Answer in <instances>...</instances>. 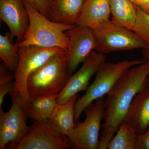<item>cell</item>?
<instances>
[{
	"instance_id": "obj_17",
	"label": "cell",
	"mask_w": 149,
	"mask_h": 149,
	"mask_svg": "<svg viewBox=\"0 0 149 149\" xmlns=\"http://www.w3.org/2000/svg\"><path fill=\"white\" fill-rule=\"evenodd\" d=\"M112 19L119 26L133 31L137 8L130 0H109Z\"/></svg>"
},
{
	"instance_id": "obj_15",
	"label": "cell",
	"mask_w": 149,
	"mask_h": 149,
	"mask_svg": "<svg viewBox=\"0 0 149 149\" xmlns=\"http://www.w3.org/2000/svg\"><path fill=\"white\" fill-rule=\"evenodd\" d=\"M109 0H87L76 25L93 28L109 19Z\"/></svg>"
},
{
	"instance_id": "obj_7",
	"label": "cell",
	"mask_w": 149,
	"mask_h": 149,
	"mask_svg": "<svg viewBox=\"0 0 149 149\" xmlns=\"http://www.w3.org/2000/svg\"><path fill=\"white\" fill-rule=\"evenodd\" d=\"M69 138L58 130L48 120H33L21 141L8 144V149H68Z\"/></svg>"
},
{
	"instance_id": "obj_20",
	"label": "cell",
	"mask_w": 149,
	"mask_h": 149,
	"mask_svg": "<svg viewBox=\"0 0 149 149\" xmlns=\"http://www.w3.org/2000/svg\"><path fill=\"white\" fill-rule=\"evenodd\" d=\"M18 48L13 42L10 33L0 35V58L10 72H14L19 61Z\"/></svg>"
},
{
	"instance_id": "obj_22",
	"label": "cell",
	"mask_w": 149,
	"mask_h": 149,
	"mask_svg": "<svg viewBox=\"0 0 149 149\" xmlns=\"http://www.w3.org/2000/svg\"><path fill=\"white\" fill-rule=\"evenodd\" d=\"M34 6L41 14L49 19L52 0H27Z\"/></svg>"
},
{
	"instance_id": "obj_25",
	"label": "cell",
	"mask_w": 149,
	"mask_h": 149,
	"mask_svg": "<svg viewBox=\"0 0 149 149\" xmlns=\"http://www.w3.org/2000/svg\"><path fill=\"white\" fill-rule=\"evenodd\" d=\"M9 70L3 63L0 65V85L13 81L14 75L10 74Z\"/></svg>"
},
{
	"instance_id": "obj_21",
	"label": "cell",
	"mask_w": 149,
	"mask_h": 149,
	"mask_svg": "<svg viewBox=\"0 0 149 149\" xmlns=\"http://www.w3.org/2000/svg\"><path fill=\"white\" fill-rule=\"evenodd\" d=\"M136 8L137 17L133 31L149 47V14Z\"/></svg>"
},
{
	"instance_id": "obj_24",
	"label": "cell",
	"mask_w": 149,
	"mask_h": 149,
	"mask_svg": "<svg viewBox=\"0 0 149 149\" xmlns=\"http://www.w3.org/2000/svg\"><path fill=\"white\" fill-rule=\"evenodd\" d=\"M15 87V81L0 85V107H2L4 99L8 94L11 95L13 93Z\"/></svg>"
},
{
	"instance_id": "obj_28",
	"label": "cell",
	"mask_w": 149,
	"mask_h": 149,
	"mask_svg": "<svg viewBox=\"0 0 149 149\" xmlns=\"http://www.w3.org/2000/svg\"><path fill=\"white\" fill-rule=\"evenodd\" d=\"M146 83L147 86L149 87V75L148 76V77H147Z\"/></svg>"
},
{
	"instance_id": "obj_3",
	"label": "cell",
	"mask_w": 149,
	"mask_h": 149,
	"mask_svg": "<svg viewBox=\"0 0 149 149\" xmlns=\"http://www.w3.org/2000/svg\"><path fill=\"white\" fill-rule=\"evenodd\" d=\"M68 52L57 55L29 75L27 89L29 102L40 96L58 94L67 83Z\"/></svg>"
},
{
	"instance_id": "obj_9",
	"label": "cell",
	"mask_w": 149,
	"mask_h": 149,
	"mask_svg": "<svg viewBox=\"0 0 149 149\" xmlns=\"http://www.w3.org/2000/svg\"><path fill=\"white\" fill-rule=\"evenodd\" d=\"M11 100L12 105L7 112L0 107V149H6L8 144L19 142L29 128L20 95L17 94Z\"/></svg>"
},
{
	"instance_id": "obj_2",
	"label": "cell",
	"mask_w": 149,
	"mask_h": 149,
	"mask_svg": "<svg viewBox=\"0 0 149 149\" xmlns=\"http://www.w3.org/2000/svg\"><path fill=\"white\" fill-rule=\"evenodd\" d=\"M23 3L29 15V23L24 39L16 44L17 47L36 46L61 48L69 52L70 46L65 32L75 25L57 23L44 16L27 0Z\"/></svg>"
},
{
	"instance_id": "obj_11",
	"label": "cell",
	"mask_w": 149,
	"mask_h": 149,
	"mask_svg": "<svg viewBox=\"0 0 149 149\" xmlns=\"http://www.w3.org/2000/svg\"><path fill=\"white\" fill-rule=\"evenodd\" d=\"M65 33L69 43L68 72L70 76L78 65L95 50L97 41L93 29L86 26L75 25Z\"/></svg>"
},
{
	"instance_id": "obj_18",
	"label": "cell",
	"mask_w": 149,
	"mask_h": 149,
	"mask_svg": "<svg viewBox=\"0 0 149 149\" xmlns=\"http://www.w3.org/2000/svg\"><path fill=\"white\" fill-rule=\"evenodd\" d=\"M58 95L41 96L30 100L26 112L27 118L35 120L49 119L57 104Z\"/></svg>"
},
{
	"instance_id": "obj_4",
	"label": "cell",
	"mask_w": 149,
	"mask_h": 149,
	"mask_svg": "<svg viewBox=\"0 0 149 149\" xmlns=\"http://www.w3.org/2000/svg\"><path fill=\"white\" fill-rule=\"evenodd\" d=\"M146 61L143 58L122 61L116 63L105 62L96 73L95 80L85 94L76 100L74 107L75 123L79 121L81 114L88 106L107 95L130 68Z\"/></svg>"
},
{
	"instance_id": "obj_14",
	"label": "cell",
	"mask_w": 149,
	"mask_h": 149,
	"mask_svg": "<svg viewBox=\"0 0 149 149\" xmlns=\"http://www.w3.org/2000/svg\"><path fill=\"white\" fill-rule=\"evenodd\" d=\"M87 0H52L49 19L57 23L75 25Z\"/></svg>"
},
{
	"instance_id": "obj_29",
	"label": "cell",
	"mask_w": 149,
	"mask_h": 149,
	"mask_svg": "<svg viewBox=\"0 0 149 149\" xmlns=\"http://www.w3.org/2000/svg\"></svg>"
},
{
	"instance_id": "obj_6",
	"label": "cell",
	"mask_w": 149,
	"mask_h": 149,
	"mask_svg": "<svg viewBox=\"0 0 149 149\" xmlns=\"http://www.w3.org/2000/svg\"><path fill=\"white\" fill-rule=\"evenodd\" d=\"M95 35L96 51L104 54L147 47L135 32L107 20L92 28Z\"/></svg>"
},
{
	"instance_id": "obj_16",
	"label": "cell",
	"mask_w": 149,
	"mask_h": 149,
	"mask_svg": "<svg viewBox=\"0 0 149 149\" xmlns=\"http://www.w3.org/2000/svg\"><path fill=\"white\" fill-rule=\"evenodd\" d=\"M79 97L78 95L71 98L64 104H57L49 120L59 132L69 137L76 125L75 103Z\"/></svg>"
},
{
	"instance_id": "obj_1",
	"label": "cell",
	"mask_w": 149,
	"mask_h": 149,
	"mask_svg": "<svg viewBox=\"0 0 149 149\" xmlns=\"http://www.w3.org/2000/svg\"><path fill=\"white\" fill-rule=\"evenodd\" d=\"M149 75V61H146L130 68L107 94L98 149H107L110 141L125 121L133 99L147 86Z\"/></svg>"
},
{
	"instance_id": "obj_19",
	"label": "cell",
	"mask_w": 149,
	"mask_h": 149,
	"mask_svg": "<svg viewBox=\"0 0 149 149\" xmlns=\"http://www.w3.org/2000/svg\"><path fill=\"white\" fill-rule=\"evenodd\" d=\"M138 133L124 121L108 145L109 149H136Z\"/></svg>"
},
{
	"instance_id": "obj_13",
	"label": "cell",
	"mask_w": 149,
	"mask_h": 149,
	"mask_svg": "<svg viewBox=\"0 0 149 149\" xmlns=\"http://www.w3.org/2000/svg\"><path fill=\"white\" fill-rule=\"evenodd\" d=\"M125 122L138 134L144 133L149 127V87L147 86L133 99Z\"/></svg>"
},
{
	"instance_id": "obj_12",
	"label": "cell",
	"mask_w": 149,
	"mask_h": 149,
	"mask_svg": "<svg viewBox=\"0 0 149 149\" xmlns=\"http://www.w3.org/2000/svg\"><path fill=\"white\" fill-rule=\"evenodd\" d=\"M0 18L7 25L11 39H24L29 27V15L23 0H0Z\"/></svg>"
},
{
	"instance_id": "obj_8",
	"label": "cell",
	"mask_w": 149,
	"mask_h": 149,
	"mask_svg": "<svg viewBox=\"0 0 149 149\" xmlns=\"http://www.w3.org/2000/svg\"><path fill=\"white\" fill-rule=\"evenodd\" d=\"M104 99L102 97L96 100L84 111L85 120L76 123L68 137L70 148L98 149L100 132L104 111Z\"/></svg>"
},
{
	"instance_id": "obj_5",
	"label": "cell",
	"mask_w": 149,
	"mask_h": 149,
	"mask_svg": "<svg viewBox=\"0 0 149 149\" xmlns=\"http://www.w3.org/2000/svg\"><path fill=\"white\" fill-rule=\"evenodd\" d=\"M18 48V63L14 72L15 87L11 98L17 94L20 95L26 114L29 103L27 89V79L29 75L52 58L65 51L61 48L42 47L36 46Z\"/></svg>"
},
{
	"instance_id": "obj_27",
	"label": "cell",
	"mask_w": 149,
	"mask_h": 149,
	"mask_svg": "<svg viewBox=\"0 0 149 149\" xmlns=\"http://www.w3.org/2000/svg\"><path fill=\"white\" fill-rule=\"evenodd\" d=\"M142 54L144 59L149 61V47L143 49L142 50Z\"/></svg>"
},
{
	"instance_id": "obj_10",
	"label": "cell",
	"mask_w": 149,
	"mask_h": 149,
	"mask_svg": "<svg viewBox=\"0 0 149 149\" xmlns=\"http://www.w3.org/2000/svg\"><path fill=\"white\" fill-rule=\"evenodd\" d=\"M106 59L104 54L93 51L79 70L70 76L66 85L58 95L57 103H65L79 92L86 91L91 77L97 73Z\"/></svg>"
},
{
	"instance_id": "obj_23",
	"label": "cell",
	"mask_w": 149,
	"mask_h": 149,
	"mask_svg": "<svg viewBox=\"0 0 149 149\" xmlns=\"http://www.w3.org/2000/svg\"><path fill=\"white\" fill-rule=\"evenodd\" d=\"M136 149H149V127L144 133L138 134Z\"/></svg>"
},
{
	"instance_id": "obj_26",
	"label": "cell",
	"mask_w": 149,
	"mask_h": 149,
	"mask_svg": "<svg viewBox=\"0 0 149 149\" xmlns=\"http://www.w3.org/2000/svg\"><path fill=\"white\" fill-rule=\"evenodd\" d=\"M137 7L149 14V0H130Z\"/></svg>"
}]
</instances>
